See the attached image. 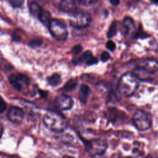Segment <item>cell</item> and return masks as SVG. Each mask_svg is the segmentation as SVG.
Listing matches in <instances>:
<instances>
[{"instance_id":"cell-1","label":"cell","mask_w":158,"mask_h":158,"mask_svg":"<svg viewBox=\"0 0 158 158\" xmlns=\"http://www.w3.org/2000/svg\"><path fill=\"white\" fill-rule=\"evenodd\" d=\"M139 80L131 72L124 73L118 83V91L119 93L126 98L133 95L139 86Z\"/></svg>"},{"instance_id":"cell-2","label":"cell","mask_w":158,"mask_h":158,"mask_svg":"<svg viewBox=\"0 0 158 158\" xmlns=\"http://www.w3.org/2000/svg\"><path fill=\"white\" fill-rule=\"evenodd\" d=\"M43 121L48 129L57 133L64 131L67 126L64 117L55 111L46 112L43 116Z\"/></svg>"},{"instance_id":"cell-3","label":"cell","mask_w":158,"mask_h":158,"mask_svg":"<svg viewBox=\"0 0 158 158\" xmlns=\"http://www.w3.org/2000/svg\"><path fill=\"white\" fill-rule=\"evenodd\" d=\"M132 122L138 130L143 131L151 127L152 118L149 113L143 110H138L132 117Z\"/></svg>"},{"instance_id":"cell-4","label":"cell","mask_w":158,"mask_h":158,"mask_svg":"<svg viewBox=\"0 0 158 158\" xmlns=\"http://www.w3.org/2000/svg\"><path fill=\"white\" fill-rule=\"evenodd\" d=\"M48 29L52 36L58 41H65L68 38L67 27L59 20L52 19L48 26Z\"/></svg>"},{"instance_id":"cell-5","label":"cell","mask_w":158,"mask_h":158,"mask_svg":"<svg viewBox=\"0 0 158 158\" xmlns=\"http://www.w3.org/2000/svg\"><path fill=\"white\" fill-rule=\"evenodd\" d=\"M85 146L89 155L95 156L105 152L107 148V143L103 138H96L89 141H85Z\"/></svg>"},{"instance_id":"cell-6","label":"cell","mask_w":158,"mask_h":158,"mask_svg":"<svg viewBox=\"0 0 158 158\" xmlns=\"http://www.w3.org/2000/svg\"><path fill=\"white\" fill-rule=\"evenodd\" d=\"M91 22V15L86 12H76L71 15L70 24L76 29H83L88 27Z\"/></svg>"},{"instance_id":"cell-7","label":"cell","mask_w":158,"mask_h":158,"mask_svg":"<svg viewBox=\"0 0 158 158\" xmlns=\"http://www.w3.org/2000/svg\"><path fill=\"white\" fill-rule=\"evenodd\" d=\"M9 81L13 88L18 91H20L23 89V85H28L30 84V79L28 77L22 73L10 75L9 77Z\"/></svg>"},{"instance_id":"cell-8","label":"cell","mask_w":158,"mask_h":158,"mask_svg":"<svg viewBox=\"0 0 158 158\" xmlns=\"http://www.w3.org/2000/svg\"><path fill=\"white\" fill-rule=\"evenodd\" d=\"M24 111L22 109L17 106L11 107L7 114V119L12 123L20 125L24 118Z\"/></svg>"},{"instance_id":"cell-9","label":"cell","mask_w":158,"mask_h":158,"mask_svg":"<svg viewBox=\"0 0 158 158\" xmlns=\"http://www.w3.org/2000/svg\"><path fill=\"white\" fill-rule=\"evenodd\" d=\"M55 104L62 110H70L73 106V101L71 97L66 94H60L55 99Z\"/></svg>"},{"instance_id":"cell-10","label":"cell","mask_w":158,"mask_h":158,"mask_svg":"<svg viewBox=\"0 0 158 158\" xmlns=\"http://www.w3.org/2000/svg\"><path fill=\"white\" fill-rule=\"evenodd\" d=\"M73 62L75 64L83 62L87 65H92L96 64L98 62V60L96 57L93 56L91 51H86L79 57H78L77 59H74Z\"/></svg>"},{"instance_id":"cell-11","label":"cell","mask_w":158,"mask_h":158,"mask_svg":"<svg viewBox=\"0 0 158 158\" xmlns=\"http://www.w3.org/2000/svg\"><path fill=\"white\" fill-rule=\"evenodd\" d=\"M135 25L133 20L130 17H126L123 20L122 23V31L125 36H128L136 33Z\"/></svg>"},{"instance_id":"cell-12","label":"cell","mask_w":158,"mask_h":158,"mask_svg":"<svg viewBox=\"0 0 158 158\" xmlns=\"http://www.w3.org/2000/svg\"><path fill=\"white\" fill-rule=\"evenodd\" d=\"M59 9L62 12L72 15L76 13L77 5L74 0H61Z\"/></svg>"},{"instance_id":"cell-13","label":"cell","mask_w":158,"mask_h":158,"mask_svg":"<svg viewBox=\"0 0 158 158\" xmlns=\"http://www.w3.org/2000/svg\"><path fill=\"white\" fill-rule=\"evenodd\" d=\"M138 65L153 75H156L158 71V62L154 59H147L142 60Z\"/></svg>"},{"instance_id":"cell-14","label":"cell","mask_w":158,"mask_h":158,"mask_svg":"<svg viewBox=\"0 0 158 158\" xmlns=\"http://www.w3.org/2000/svg\"><path fill=\"white\" fill-rule=\"evenodd\" d=\"M90 88L89 87L85 84H83L80 86L78 96L79 100L82 102V103H86L88 97L90 94Z\"/></svg>"},{"instance_id":"cell-15","label":"cell","mask_w":158,"mask_h":158,"mask_svg":"<svg viewBox=\"0 0 158 158\" xmlns=\"http://www.w3.org/2000/svg\"><path fill=\"white\" fill-rule=\"evenodd\" d=\"M39 20L45 26L48 27L50 22L51 21V13L48 10H42L39 15L38 16Z\"/></svg>"},{"instance_id":"cell-16","label":"cell","mask_w":158,"mask_h":158,"mask_svg":"<svg viewBox=\"0 0 158 158\" xmlns=\"http://www.w3.org/2000/svg\"><path fill=\"white\" fill-rule=\"evenodd\" d=\"M42 10L41 7L36 2H32L29 5V11L33 16L38 17Z\"/></svg>"},{"instance_id":"cell-17","label":"cell","mask_w":158,"mask_h":158,"mask_svg":"<svg viewBox=\"0 0 158 158\" xmlns=\"http://www.w3.org/2000/svg\"><path fill=\"white\" fill-rule=\"evenodd\" d=\"M48 82L52 86H57L60 84L62 81L61 77L58 73H54L48 78Z\"/></svg>"},{"instance_id":"cell-18","label":"cell","mask_w":158,"mask_h":158,"mask_svg":"<svg viewBox=\"0 0 158 158\" xmlns=\"http://www.w3.org/2000/svg\"><path fill=\"white\" fill-rule=\"evenodd\" d=\"M77 80L76 78H71L68 80L63 87V89L65 92H70L73 91L77 86Z\"/></svg>"},{"instance_id":"cell-19","label":"cell","mask_w":158,"mask_h":158,"mask_svg":"<svg viewBox=\"0 0 158 158\" xmlns=\"http://www.w3.org/2000/svg\"><path fill=\"white\" fill-rule=\"evenodd\" d=\"M117 31V22L116 20H114L111 23L109 28V30L107 33V38H111L114 37L116 35Z\"/></svg>"},{"instance_id":"cell-20","label":"cell","mask_w":158,"mask_h":158,"mask_svg":"<svg viewBox=\"0 0 158 158\" xmlns=\"http://www.w3.org/2000/svg\"><path fill=\"white\" fill-rule=\"evenodd\" d=\"M43 43V41L40 38H35L30 41L28 43L29 46H30L32 48H36L39 46H40Z\"/></svg>"},{"instance_id":"cell-21","label":"cell","mask_w":158,"mask_h":158,"mask_svg":"<svg viewBox=\"0 0 158 158\" xmlns=\"http://www.w3.org/2000/svg\"><path fill=\"white\" fill-rule=\"evenodd\" d=\"M150 35L149 34H147L141 28H139L138 30L135 34V38H146L148 37H149Z\"/></svg>"},{"instance_id":"cell-22","label":"cell","mask_w":158,"mask_h":158,"mask_svg":"<svg viewBox=\"0 0 158 158\" xmlns=\"http://www.w3.org/2000/svg\"><path fill=\"white\" fill-rule=\"evenodd\" d=\"M10 4L14 8H20L22 6L24 0H8Z\"/></svg>"},{"instance_id":"cell-23","label":"cell","mask_w":158,"mask_h":158,"mask_svg":"<svg viewBox=\"0 0 158 158\" xmlns=\"http://www.w3.org/2000/svg\"><path fill=\"white\" fill-rule=\"evenodd\" d=\"M80 4L85 6H89L95 4L98 0H78Z\"/></svg>"},{"instance_id":"cell-24","label":"cell","mask_w":158,"mask_h":158,"mask_svg":"<svg viewBox=\"0 0 158 158\" xmlns=\"http://www.w3.org/2000/svg\"><path fill=\"white\" fill-rule=\"evenodd\" d=\"M107 115H108V119L112 120L113 118L115 117L116 115V110L115 108H110L107 110Z\"/></svg>"},{"instance_id":"cell-25","label":"cell","mask_w":158,"mask_h":158,"mask_svg":"<svg viewBox=\"0 0 158 158\" xmlns=\"http://www.w3.org/2000/svg\"><path fill=\"white\" fill-rule=\"evenodd\" d=\"M106 46L107 49H108L109 50H110V51H113L114 50H115V48H116V45H115V43L113 42V41H111V40H109V41L106 43Z\"/></svg>"},{"instance_id":"cell-26","label":"cell","mask_w":158,"mask_h":158,"mask_svg":"<svg viewBox=\"0 0 158 158\" xmlns=\"http://www.w3.org/2000/svg\"><path fill=\"white\" fill-rule=\"evenodd\" d=\"M110 54H109V52H106V51H104L103 52L102 54H101V59L102 62H107L110 59Z\"/></svg>"},{"instance_id":"cell-27","label":"cell","mask_w":158,"mask_h":158,"mask_svg":"<svg viewBox=\"0 0 158 158\" xmlns=\"http://www.w3.org/2000/svg\"><path fill=\"white\" fill-rule=\"evenodd\" d=\"M83 50V48L82 46L80 45V44H77V45H75L73 48V52L75 53V54H78L80 52H81Z\"/></svg>"},{"instance_id":"cell-28","label":"cell","mask_w":158,"mask_h":158,"mask_svg":"<svg viewBox=\"0 0 158 158\" xmlns=\"http://www.w3.org/2000/svg\"><path fill=\"white\" fill-rule=\"evenodd\" d=\"M6 108V103L4 101L3 98H1V102H0V113L2 114Z\"/></svg>"},{"instance_id":"cell-29","label":"cell","mask_w":158,"mask_h":158,"mask_svg":"<svg viewBox=\"0 0 158 158\" xmlns=\"http://www.w3.org/2000/svg\"><path fill=\"white\" fill-rule=\"evenodd\" d=\"M109 1L110 2V4L114 6H118L120 3V0H109Z\"/></svg>"},{"instance_id":"cell-30","label":"cell","mask_w":158,"mask_h":158,"mask_svg":"<svg viewBox=\"0 0 158 158\" xmlns=\"http://www.w3.org/2000/svg\"><path fill=\"white\" fill-rule=\"evenodd\" d=\"M39 92H40V93L43 96V97H46L47 96H48V93H46V94H45L46 93V91H41V90H40L39 91Z\"/></svg>"},{"instance_id":"cell-31","label":"cell","mask_w":158,"mask_h":158,"mask_svg":"<svg viewBox=\"0 0 158 158\" xmlns=\"http://www.w3.org/2000/svg\"><path fill=\"white\" fill-rule=\"evenodd\" d=\"M152 2H153L154 3H156V4H158V0H150Z\"/></svg>"}]
</instances>
